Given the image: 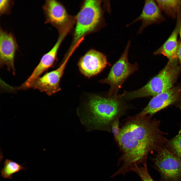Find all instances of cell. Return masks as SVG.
I'll list each match as a JSON object with an SVG mask.
<instances>
[{
    "mask_svg": "<svg viewBox=\"0 0 181 181\" xmlns=\"http://www.w3.org/2000/svg\"><path fill=\"white\" fill-rule=\"evenodd\" d=\"M151 116L139 114L129 119L121 129L118 144L122 153L118 163L121 165L114 175H124L135 164L147 162L150 152L162 147L165 139L159 122Z\"/></svg>",
    "mask_w": 181,
    "mask_h": 181,
    "instance_id": "obj_1",
    "label": "cell"
},
{
    "mask_svg": "<svg viewBox=\"0 0 181 181\" xmlns=\"http://www.w3.org/2000/svg\"><path fill=\"white\" fill-rule=\"evenodd\" d=\"M102 4L101 0H86L83 2L75 18V26L72 43L70 49L79 44L86 35L104 26Z\"/></svg>",
    "mask_w": 181,
    "mask_h": 181,
    "instance_id": "obj_2",
    "label": "cell"
},
{
    "mask_svg": "<svg viewBox=\"0 0 181 181\" xmlns=\"http://www.w3.org/2000/svg\"><path fill=\"white\" fill-rule=\"evenodd\" d=\"M86 109L84 121L86 124L94 128H105L117 118L121 103L117 97L94 96L89 99Z\"/></svg>",
    "mask_w": 181,
    "mask_h": 181,
    "instance_id": "obj_3",
    "label": "cell"
},
{
    "mask_svg": "<svg viewBox=\"0 0 181 181\" xmlns=\"http://www.w3.org/2000/svg\"><path fill=\"white\" fill-rule=\"evenodd\" d=\"M177 60L169 61L164 68L157 75L141 88L130 92H125L122 98L126 99L155 96L171 88L179 70Z\"/></svg>",
    "mask_w": 181,
    "mask_h": 181,
    "instance_id": "obj_4",
    "label": "cell"
},
{
    "mask_svg": "<svg viewBox=\"0 0 181 181\" xmlns=\"http://www.w3.org/2000/svg\"><path fill=\"white\" fill-rule=\"evenodd\" d=\"M130 43V41H128L124 51L111 68L108 76L101 81V83L110 86L109 97L117 98L118 92L123 83L138 68L137 63L132 64L128 61V54Z\"/></svg>",
    "mask_w": 181,
    "mask_h": 181,
    "instance_id": "obj_5",
    "label": "cell"
},
{
    "mask_svg": "<svg viewBox=\"0 0 181 181\" xmlns=\"http://www.w3.org/2000/svg\"><path fill=\"white\" fill-rule=\"evenodd\" d=\"M152 158L153 167L159 173L160 181H181V159L166 147H161Z\"/></svg>",
    "mask_w": 181,
    "mask_h": 181,
    "instance_id": "obj_6",
    "label": "cell"
},
{
    "mask_svg": "<svg viewBox=\"0 0 181 181\" xmlns=\"http://www.w3.org/2000/svg\"><path fill=\"white\" fill-rule=\"evenodd\" d=\"M45 19V24L49 23L59 31L75 23V18L70 16L64 6L55 0L45 1L42 6Z\"/></svg>",
    "mask_w": 181,
    "mask_h": 181,
    "instance_id": "obj_7",
    "label": "cell"
},
{
    "mask_svg": "<svg viewBox=\"0 0 181 181\" xmlns=\"http://www.w3.org/2000/svg\"><path fill=\"white\" fill-rule=\"evenodd\" d=\"M67 34L64 32L59 33L58 38L54 46L42 56L30 76L18 87L19 89L26 90L31 88L35 80L44 72L52 66L56 59L60 46Z\"/></svg>",
    "mask_w": 181,
    "mask_h": 181,
    "instance_id": "obj_8",
    "label": "cell"
},
{
    "mask_svg": "<svg viewBox=\"0 0 181 181\" xmlns=\"http://www.w3.org/2000/svg\"><path fill=\"white\" fill-rule=\"evenodd\" d=\"M72 54L68 53L61 65L57 69L38 78L32 87L51 96L60 90V82L66 64Z\"/></svg>",
    "mask_w": 181,
    "mask_h": 181,
    "instance_id": "obj_9",
    "label": "cell"
},
{
    "mask_svg": "<svg viewBox=\"0 0 181 181\" xmlns=\"http://www.w3.org/2000/svg\"><path fill=\"white\" fill-rule=\"evenodd\" d=\"M18 46L16 38L11 32L1 27L0 29V65L6 66L7 70L14 75L15 69L14 61Z\"/></svg>",
    "mask_w": 181,
    "mask_h": 181,
    "instance_id": "obj_10",
    "label": "cell"
},
{
    "mask_svg": "<svg viewBox=\"0 0 181 181\" xmlns=\"http://www.w3.org/2000/svg\"><path fill=\"white\" fill-rule=\"evenodd\" d=\"M107 64L106 57L104 54L92 49L81 58L78 66L81 73L85 76L89 77L100 72Z\"/></svg>",
    "mask_w": 181,
    "mask_h": 181,
    "instance_id": "obj_11",
    "label": "cell"
},
{
    "mask_svg": "<svg viewBox=\"0 0 181 181\" xmlns=\"http://www.w3.org/2000/svg\"><path fill=\"white\" fill-rule=\"evenodd\" d=\"M181 93L180 89L174 88L154 96L139 114L151 116L178 101Z\"/></svg>",
    "mask_w": 181,
    "mask_h": 181,
    "instance_id": "obj_12",
    "label": "cell"
},
{
    "mask_svg": "<svg viewBox=\"0 0 181 181\" xmlns=\"http://www.w3.org/2000/svg\"><path fill=\"white\" fill-rule=\"evenodd\" d=\"M164 20L161 10L156 2L154 0H146L145 2L144 6L140 15L127 26H128L138 21H141L142 24L137 32L138 34H140L148 26L159 23Z\"/></svg>",
    "mask_w": 181,
    "mask_h": 181,
    "instance_id": "obj_13",
    "label": "cell"
},
{
    "mask_svg": "<svg viewBox=\"0 0 181 181\" xmlns=\"http://www.w3.org/2000/svg\"><path fill=\"white\" fill-rule=\"evenodd\" d=\"M180 24V18L178 16L175 28L165 42L154 52L155 54H162L166 57L169 61L177 60V51L178 44L177 39Z\"/></svg>",
    "mask_w": 181,
    "mask_h": 181,
    "instance_id": "obj_14",
    "label": "cell"
},
{
    "mask_svg": "<svg viewBox=\"0 0 181 181\" xmlns=\"http://www.w3.org/2000/svg\"><path fill=\"white\" fill-rule=\"evenodd\" d=\"M161 10L172 18L177 16L181 7V0H156Z\"/></svg>",
    "mask_w": 181,
    "mask_h": 181,
    "instance_id": "obj_15",
    "label": "cell"
},
{
    "mask_svg": "<svg viewBox=\"0 0 181 181\" xmlns=\"http://www.w3.org/2000/svg\"><path fill=\"white\" fill-rule=\"evenodd\" d=\"M26 169V168L22 165L7 159L4 162V166L1 170V174L4 178L12 179L14 174Z\"/></svg>",
    "mask_w": 181,
    "mask_h": 181,
    "instance_id": "obj_16",
    "label": "cell"
},
{
    "mask_svg": "<svg viewBox=\"0 0 181 181\" xmlns=\"http://www.w3.org/2000/svg\"><path fill=\"white\" fill-rule=\"evenodd\" d=\"M131 170L136 173L142 181H154L149 173L147 162L141 164H135Z\"/></svg>",
    "mask_w": 181,
    "mask_h": 181,
    "instance_id": "obj_17",
    "label": "cell"
},
{
    "mask_svg": "<svg viewBox=\"0 0 181 181\" xmlns=\"http://www.w3.org/2000/svg\"><path fill=\"white\" fill-rule=\"evenodd\" d=\"M166 147L181 159V128L177 135L169 141Z\"/></svg>",
    "mask_w": 181,
    "mask_h": 181,
    "instance_id": "obj_18",
    "label": "cell"
},
{
    "mask_svg": "<svg viewBox=\"0 0 181 181\" xmlns=\"http://www.w3.org/2000/svg\"><path fill=\"white\" fill-rule=\"evenodd\" d=\"M14 4L13 0H1L0 1V14L1 16L9 14L11 12Z\"/></svg>",
    "mask_w": 181,
    "mask_h": 181,
    "instance_id": "obj_19",
    "label": "cell"
},
{
    "mask_svg": "<svg viewBox=\"0 0 181 181\" xmlns=\"http://www.w3.org/2000/svg\"><path fill=\"white\" fill-rule=\"evenodd\" d=\"M112 131L114 135L116 140L118 143L121 129L119 127V121L118 118H117L112 122L111 124Z\"/></svg>",
    "mask_w": 181,
    "mask_h": 181,
    "instance_id": "obj_20",
    "label": "cell"
},
{
    "mask_svg": "<svg viewBox=\"0 0 181 181\" xmlns=\"http://www.w3.org/2000/svg\"><path fill=\"white\" fill-rule=\"evenodd\" d=\"M177 58L181 64V41L178 43L177 51Z\"/></svg>",
    "mask_w": 181,
    "mask_h": 181,
    "instance_id": "obj_21",
    "label": "cell"
},
{
    "mask_svg": "<svg viewBox=\"0 0 181 181\" xmlns=\"http://www.w3.org/2000/svg\"><path fill=\"white\" fill-rule=\"evenodd\" d=\"M179 14L180 15V19H181V24L180 27L179 29V35L180 38L181 40V12H180L179 13Z\"/></svg>",
    "mask_w": 181,
    "mask_h": 181,
    "instance_id": "obj_22",
    "label": "cell"
},
{
    "mask_svg": "<svg viewBox=\"0 0 181 181\" xmlns=\"http://www.w3.org/2000/svg\"><path fill=\"white\" fill-rule=\"evenodd\" d=\"M178 107L181 110V102L178 104Z\"/></svg>",
    "mask_w": 181,
    "mask_h": 181,
    "instance_id": "obj_23",
    "label": "cell"
}]
</instances>
